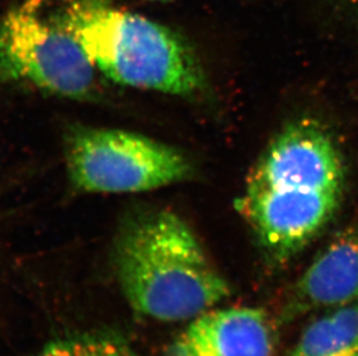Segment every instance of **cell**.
Returning a JSON list of instances; mask_svg holds the SVG:
<instances>
[{
    "label": "cell",
    "instance_id": "1",
    "mask_svg": "<svg viewBox=\"0 0 358 356\" xmlns=\"http://www.w3.org/2000/svg\"><path fill=\"white\" fill-rule=\"evenodd\" d=\"M345 169L331 133L312 119L287 124L261 154L237 209L276 262H287L329 223Z\"/></svg>",
    "mask_w": 358,
    "mask_h": 356
},
{
    "label": "cell",
    "instance_id": "2",
    "mask_svg": "<svg viewBox=\"0 0 358 356\" xmlns=\"http://www.w3.org/2000/svg\"><path fill=\"white\" fill-rule=\"evenodd\" d=\"M114 265L131 309L158 322L190 320L230 295L189 225L167 209H142L121 225Z\"/></svg>",
    "mask_w": 358,
    "mask_h": 356
},
{
    "label": "cell",
    "instance_id": "3",
    "mask_svg": "<svg viewBox=\"0 0 358 356\" xmlns=\"http://www.w3.org/2000/svg\"><path fill=\"white\" fill-rule=\"evenodd\" d=\"M117 84L193 98L206 88L193 49L176 31L106 0H71L56 20Z\"/></svg>",
    "mask_w": 358,
    "mask_h": 356
},
{
    "label": "cell",
    "instance_id": "4",
    "mask_svg": "<svg viewBox=\"0 0 358 356\" xmlns=\"http://www.w3.org/2000/svg\"><path fill=\"white\" fill-rule=\"evenodd\" d=\"M66 165L73 186L88 193L150 191L193 176V165L176 148L113 128H73Z\"/></svg>",
    "mask_w": 358,
    "mask_h": 356
},
{
    "label": "cell",
    "instance_id": "5",
    "mask_svg": "<svg viewBox=\"0 0 358 356\" xmlns=\"http://www.w3.org/2000/svg\"><path fill=\"white\" fill-rule=\"evenodd\" d=\"M95 70L78 40L41 15L38 0H24L0 22V77L5 80L87 100L96 88Z\"/></svg>",
    "mask_w": 358,
    "mask_h": 356
},
{
    "label": "cell",
    "instance_id": "6",
    "mask_svg": "<svg viewBox=\"0 0 358 356\" xmlns=\"http://www.w3.org/2000/svg\"><path fill=\"white\" fill-rule=\"evenodd\" d=\"M274 334L259 308L209 309L189 320L164 356H274Z\"/></svg>",
    "mask_w": 358,
    "mask_h": 356
},
{
    "label": "cell",
    "instance_id": "7",
    "mask_svg": "<svg viewBox=\"0 0 358 356\" xmlns=\"http://www.w3.org/2000/svg\"><path fill=\"white\" fill-rule=\"evenodd\" d=\"M358 301V222L338 232L291 290L284 320Z\"/></svg>",
    "mask_w": 358,
    "mask_h": 356
},
{
    "label": "cell",
    "instance_id": "8",
    "mask_svg": "<svg viewBox=\"0 0 358 356\" xmlns=\"http://www.w3.org/2000/svg\"><path fill=\"white\" fill-rule=\"evenodd\" d=\"M285 356H358V301L310 322Z\"/></svg>",
    "mask_w": 358,
    "mask_h": 356
},
{
    "label": "cell",
    "instance_id": "9",
    "mask_svg": "<svg viewBox=\"0 0 358 356\" xmlns=\"http://www.w3.org/2000/svg\"><path fill=\"white\" fill-rule=\"evenodd\" d=\"M31 356H144L125 336L113 331H92L63 336Z\"/></svg>",
    "mask_w": 358,
    "mask_h": 356
},
{
    "label": "cell",
    "instance_id": "10",
    "mask_svg": "<svg viewBox=\"0 0 358 356\" xmlns=\"http://www.w3.org/2000/svg\"><path fill=\"white\" fill-rule=\"evenodd\" d=\"M336 1H338L340 3H343V5H347V6H358V0H336Z\"/></svg>",
    "mask_w": 358,
    "mask_h": 356
},
{
    "label": "cell",
    "instance_id": "11",
    "mask_svg": "<svg viewBox=\"0 0 358 356\" xmlns=\"http://www.w3.org/2000/svg\"><path fill=\"white\" fill-rule=\"evenodd\" d=\"M149 1H171V0H149Z\"/></svg>",
    "mask_w": 358,
    "mask_h": 356
}]
</instances>
